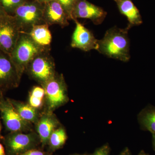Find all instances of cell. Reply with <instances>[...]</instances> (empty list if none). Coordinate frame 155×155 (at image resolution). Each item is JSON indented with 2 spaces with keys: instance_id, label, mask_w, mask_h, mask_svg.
Returning a JSON list of instances; mask_svg holds the SVG:
<instances>
[{
  "instance_id": "6",
  "label": "cell",
  "mask_w": 155,
  "mask_h": 155,
  "mask_svg": "<svg viewBox=\"0 0 155 155\" xmlns=\"http://www.w3.org/2000/svg\"><path fill=\"white\" fill-rule=\"evenodd\" d=\"M3 142L8 155H19L36 148L41 143L39 137L35 132H10L4 137Z\"/></svg>"
},
{
  "instance_id": "20",
  "label": "cell",
  "mask_w": 155,
  "mask_h": 155,
  "mask_svg": "<svg viewBox=\"0 0 155 155\" xmlns=\"http://www.w3.org/2000/svg\"><path fill=\"white\" fill-rule=\"evenodd\" d=\"M26 0H0V4L7 14L14 15L16 9Z\"/></svg>"
},
{
  "instance_id": "17",
  "label": "cell",
  "mask_w": 155,
  "mask_h": 155,
  "mask_svg": "<svg viewBox=\"0 0 155 155\" xmlns=\"http://www.w3.org/2000/svg\"><path fill=\"white\" fill-rule=\"evenodd\" d=\"M137 120L143 130L155 134V107L149 105L139 113Z\"/></svg>"
},
{
  "instance_id": "2",
  "label": "cell",
  "mask_w": 155,
  "mask_h": 155,
  "mask_svg": "<svg viewBox=\"0 0 155 155\" xmlns=\"http://www.w3.org/2000/svg\"><path fill=\"white\" fill-rule=\"evenodd\" d=\"M47 50L51 49L39 45L28 34L20 32L16 45L10 54L19 77L21 78L28 64L34 58Z\"/></svg>"
},
{
  "instance_id": "23",
  "label": "cell",
  "mask_w": 155,
  "mask_h": 155,
  "mask_svg": "<svg viewBox=\"0 0 155 155\" xmlns=\"http://www.w3.org/2000/svg\"><path fill=\"white\" fill-rule=\"evenodd\" d=\"M19 155H52L51 152H47L41 150L33 149Z\"/></svg>"
},
{
  "instance_id": "24",
  "label": "cell",
  "mask_w": 155,
  "mask_h": 155,
  "mask_svg": "<svg viewBox=\"0 0 155 155\" xmlns=\"http://www.w3.org/2000/svg\"><path fill=\"white\" fill-rule=\"evenodd\" d=\"M8 15H9L7 14L5 10L3 8V7L0 4V19L6 17Z\"/></svg>"
},
{
  "instance_id": "14",
  "label": "cell",
  "mask_w": 155,
  "mask_h": 155,
  "mask_svg": "<svg viewBox=\"0 0 155 155\" xmlns=\"http://www.w3.org/2000/svg\"><path fill=\"white\" fill-rule=\"evenodd\" d=\"M120 13L127 17L128 26L133 27L142 23L141 16L138 9L131 0H114Z\"/></svg>"
},
{
  "instance_id": "22",
  "label": "cell",
  "mask_w": 155,
  "mask_h": 155,
  "mask_svg": "<svg viewBox=\"0 0 155 155\" xmlns=\"http://www.w3.org/2000/svg\"><path fill=\"white\" fill-rule=\"evenodd\" d=\"M110 147L109 144L107 143L97 148L94 152L89 155H110Z\"/></svg>"
},
{
  "instance_id": "10",
  "label": "cell",
  "mask_w": 155,
  "mask_h": 155,
  "mask_svg": "<svg viewBox=\"0 0 155 155\" xmlns=\"http://www.w3.org/2000/svg\"><path fill=\"white\" fill-rule=\"evenodd\" d=\"M107 13L104 9L87 0H78L72 13V20L78 18L88 19L95 25L102 23Z\"/></svg>"
},
{
  "instance_id": "1",
  "label": "cell",
  "mask_w": 155,
  "mask_h": 155,
  "mask_svg": "<svg viewBox=\"0 0 155 155\" xmlns=\"http://www.w3.org/2000/svg\"><path fill=\"white\" fill-rule=\"evenodd\" d=\"M130 27L125 28L112 27L108 29L104 38L98 41L97 51L109 58L127 62L130 59V41L128 31Z\"/></svg>"
},
{
  "instance_id": "5",
  "label": "cell",
  "mask_w": 155,
  "mask_h": 155,
  "mask_svg": "<svg viewBox=\"0 0 155 155\" xmlns=\"http://www.w3.org/2000/svg\"><path fill=\"white\" fill-rule=\"evenodd\" d=\"M50 51H44L34 58L25 71L41 86L52 78L57 73L54 61L50 54Z\"/></svg>"
},
{
  "instance_id": "25",
  "label": "cell",
  "mask_w": 155,
  "mask_h": 155,
  "mask_svg": "<svg viewBox=\"0 0 155 155\" xmlns=\"http://www.w3.org/2000/svg\"><path fill=\"white\" fill-rule=\"evenodd\" d=\"M118 155H132V154L129 149L126 147Z\"/></svg>"
},
{
  "instance_id": "19",
  "label": "cell",
  "mask_w": 155,
  "mask_h": 155,
  "mask_svg": "<svg viewBox=\"0 0 155 155\" xmlns=\"http://www.w3.org/2000/svg\"><path fill=\"white\" fill-rule=\"evenodd\" d=\"M45 91L43 87L34 86L29 92L28 104L39 110L45 105Z\"/></svg>"
},
{
  "instance_id": "29",
  "label": "cell",
  "mask_w": 155,
  "mask_h": 155,
  "mask_svg": "<svg viewBox=\"0 0 155 155\" xmlns=\"http://www.w3.org/2000/svg\"><path fill=\"white\" fill-rule=\"evenodd\" d=\"M2 125L1 121H0V140H3V138H4V137L2 135Z\"/></svg>"
},
{
  "instance_id": "7",
  "label": "cell",
  "mask_w": 155,
  "mask_h": 155,
  "mask_svg": "<svg viewBox=\"0 0 155 155\" xmlns=\"http://www.w3.org/2000/svg\"><path fill=\"white\" fill-rule=\"evenodd\" d=\"M0 113L6 130L10 132H26L32 130V124L21 118L8 98L3 97L1 100Z\"/></svg>"
},
{
  "instance_id": "18",
  "label": "cell",
  "mask_w": 155,
  "mask_h": 155,
  "mask_svg": "<svg viewBox=\"0 0 155 155\" xmlns=\"http://www.w3.org/2000/svg\"><path fill=\"white\" fill-rule=\"evenodd\" d=\"M67 139V131L64 127L61 125L54 130L50 136L48 142L49 149L55 151L63 147Z\"/></svg>"
},
{
  "instance_id": "15",
  "label": "cell",
  "mask_w": 155,
  "mask_h": 155,
  "mask_svg": "<svg viewBox=\"0 0 155 155\" xmlns=\"http://www.w3.org/2000/svg\"><path fill=\"white\" fill-rule=\"evenodd\" d=\"M49 25L45 23L34 25L28 33L29 36L41 47L51 49L52 35Z\"/></svg>"
},
{
  "instance_id": "8",
  "label": "cell",
  "mask_w": 155,
  "mask_h": 155,
  "mask_svg": "<svg viewBox=\"0 0 155 155\" xmlns=\"http://www.w3.org/2000/svg\"><path fill=\"white\" fill-rule=\"evenodd\" d=\"M20 32L14 16L8 15L0 19V50L11 54Z\"/></svg>"
},
{
  "instance_id": "12",
  "label": "cell",
  "mask_w": 155,
  "mask_h": 155,
  "mask_svg": "<svg viewBox=\"0 0 155 155\" xmlns=\"http://www.w3.org/2000/svg\"><path fill=\"white\" fill-rule=\"evenodd\" d=\"M36 130L42 146L48 145L50 136L56 128L61 125L54 113L44 111L36 124Z\"/></svg>"
},
{
  "instance_id": "4",
  "label": "cell",
  "mask_w": 155,
  "mask_h": 155,
  "mask_svg": "<svg viewBox=\"0 0 155 155\" xmlns=\"http://www.w3.org/2000/svg\"><path fill=\"white\" fill-rule=\"evenodd\" d=\"M43 9L36 0H26L16 9L13 16L21 32L28 33L34 25L45 23Z\"/></svg>"
},
{
  "instance_id": "16",
  "label": "cell",
  "mask_w": 155,
  "mask_h": 155,
  "mask_svg": "<svg viewBox=\"0 0 155 155\" xmlns=\"http://www.w3.org/2000/svg\"><path fill=\"white\" fill-rule=\"evenodd\" d=\"M8 99L22 119L31 124H36L41 115L38 110L31 106L28 103L9 98Z\"/></svg>"
},
{
  "instance_id": "26",
  "label": "cell",
  "mask_w": 155,
  "mask_h": 155,
  "mask_svg": "<svg viewBox=\"0 0 155 155\" xmlns=\"http://www.w3.org/2000/svg\"><path fill=\"white\" fill-rule=\"evenodd\" d=\"M0 155H7L5 148L1 143H0Z\"/></svg>"
},
{
  "instance_id": "13",
  "label": "cell",
  "mask_w": 155,
  "mask_h": 155,
  "mask_svg": "<svg viewBox=\"0 0 155 155\" xmlns=\"http://www.w3.org/2000/svg\"><path fill=\"white\" fill-rule=\"evenodd\" d=\"M69 20L64 9L56 0L44 5V22L49 26L58 25L64 28L69 25Z\"/></svg>"
},
{
  "instance_id": "28",
  "label": "cell",
  "mask_w": 155,
  "mask_h": 155,
  "mask_svg": "<svg viewBox=\"0 0 155 155\" xmlns=\"http://www.w3.org/2000/svg\"><path fill=\"white\" fill-rule=\"evenodd\" d=\"M152 142L153 147L155 150V134H152Z\"/></svg>"
},
{
  "instance_id": "11",
  "label": "cell",
  "mask_w": 155,
  "mask_h": 155,
  "mask_svg": "<svg viewBox=\"0 0 155 155\" xmlns=\"http://www.w3.org/2000/svg\"><path fill=\"white\" fill-rule=\"evenodd\" d=\"M73 20L76 26L72 34L71 46L86 52L97 50L99 40L95 38L90 31L77 21V19Z\"/></svg>"
},
{
  "instance_id": "31",
  "label": "cell",
  "mask_w": 155,
  "mask_h": 155,
  "mask_svg": "<svg viewBox=\"0 0 155 155\" xmlns=\"http://www.w3.org/2000/svg\"><path fill=\"white\" fill-rule=\"evenodd\" d=\"M138 155H148L146 153L143 151H142L139 153V154Z\"/></svg>"
},
{
  "instance_id": "21",
  "label": "cell",
  "mask_w": 155,
  "mask_h": 155,
  "mask_svg": "<svg viewBox=\"0 0 155 155\" xmlns=\"http://www.w3.org/2000/svg\"><path fill=\"white\" fill-rule=\"evenodd\" d=\"M60 3L69 19L72 20V13L78 0H56Z\"/></svg>"
},
{
  "instance_id": "3",
  "label": "cell",
  "mask_w": 155,
  "mask_h": 155,
  "mask_svg": "<svg viewBox=\"0 0 155 155\" xmlns=\"http://www.w3.org/2000/svg\"><path fill=\"white\" fill-rule=\"evenodd\" d=\"M42 87L45 91L44 111L54 113L69 101L67 84L63 74L57 72L52 78Z\"/></svg>"
},
{
  "instance_id": "32",
  "label": "cell",
  "mask_w": 155,
  "mask_h": 155,
  "mask_svg": "<svg viewBox=\"0 0 155 155\" xmlns=\"http://www.w3.org/2000/svg\"><path fill=\"white\" fill-rule=\"evenodd\" d=\"M90 154H74L70 155H89Z\"/></svg>"
},
{
  "instance_id": "27",
  "label": "cell",
  "mask_w": 155,
  "mask_h": 155,
  "mask_svg": "<svg viewBox=\"0 0 155 155\" xmlns=\"http://www.w3.org/2000/svg\"><path fill=\"white\" fill-rule=\"evenodd\" d=\"M39 3H41V4H43L44 5L45 4L51 1H52L53 0H36Z\"/></svg>"
},
{
  "instance_id": "9",
  "label": "cell",
  "mask_w": 155,
  "mask_h": 155,
  "mask_svg": "<svg viewBox=\"0 0 155 155\" xmlns=\"http://www.w3.org/2000/svg\"><path fill=\"white\" fill-rule=\"evenodd\" d=\"M21 78L11 55L0 50V89L5 91L16 88Z\"/></svg>"
},
{
  "instance_id": "30",
  "label": "cell",
  "mask_w": 155,
  "mask_h": 155,
  "mask_svg": "<svg viewBox=\"0 0 155 155\" xmlns=\"http://www.w3.org/2000/svg\"><path fill=\"white\" fill-rule=\"evenodd\" d=\"M3 92H4V91H3L2 90L0 89V102H1V100H2L3 97H4V95H3Z\"/></svg>"
}]
</instances>
